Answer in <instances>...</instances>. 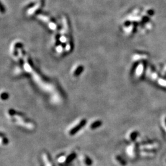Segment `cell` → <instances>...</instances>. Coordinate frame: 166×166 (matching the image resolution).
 <instances>
[{
    "mask_svg": "<svg viewBox=\"0 0 166 166\" xmlns=\"http://www.w3.org/2000/svg\"><path fill=\"white\" fill-rule=\"evenodd\" d=\"M75 156L76 155L74 153H71L67 156H62L58 159V162L62 165L67 164L75 158Z\"/></svg>",
    "mask_w": 166,
    "mask_h": 166,
    "instance_id": "1",
    "label": "cell"
},
{
    "mask_svg": "<svg viewBox=\"0 0 166 166\" xmlns=\"http://www.w3.org/2000/svg\"><path fill=\"white\" fill-rule=\"evenodd\" d=\"M86 122V121L85 119H82V120H81L78 123H77L76 125L74 126L70 129V131H69L70 135H74V134H75L79 130H80V129H81V127H82L83 126L85 125Z\"/></svg>",
    "mask_w": 166,
    "mask_h": 166,
    "instance_id": "2",
    "label": "cell"
},
{
    "mask_svg": "<svg viewBox=\"0 0 166 166\" xmlns=\"http://www.w3.org/2000/svg\"><path fill=\"white\" fill-rule=\"evenodd\" d=\"M43 158H44V160H45V164L46 166H54V164L52 162V160L51 159L50 157H49L47 154L44 153Z\"/></svg>",
    "mask_w": 166,
    "mask_h": 166,
    "instance_id": "3",
    "label": "cell"
},
{
    "mask_svg": "<svg viewBox=\"0 0 166 166\" xmlns=\"http://www.w3.org/2000/svg\"><path fill=\"white\" fill-rule=\"evenodd\" d=\"M82 161L87 166H90L92 164V160H91V159L89 157L86 156H82Z\"/></svg>",
    "mask_w": 166,
    "mask_h": 166,
    "instance_id": "4",
    "label": "cell"
},
{
    "mask_svg": "<svg viewBox=\"0 0 166 166\" xmlns=\"http://www.w3.org/2000/svg\"><path fill=\"white\" fill-rule=\"evenodd\" d=\"M101 124H102V122L100 121H94V122H92L91 125V128L92 129H95L96 128L98 127L99 126H100Z\"/></svg>",
    "mask_w": 166,
    "mask_h": 166,
    "instance_id": "5",
    "label": "cell"
},
{
    "mask_svg": "<svg viewBox=\"0 0 166 166\" xmlns=\"http://www.w3.org/2000/svg\"><path fill=\"white\" fill-rule=\"evenodd\" d=\"M138 135V132H137V131H135V132H133L130 135V138H131V140L133 141L135 140V138H137V135Z\"/></svg>",
    "mask_w": 166,
    "mask_h": 166,
    "instance_id": "6",
    "label": "cell"
},
{
    "mask_svg": "<svg viewBox=\"0 0 166 166\" xmlns=\"http://www.w3.org/2000/svg\"><path fill=\"white\" fill-rule=\"evenodd\" d=\"M117 160H119V162H121V164H123V165H125L126 164V162H124V161H122V159H121V158L119 157V156H117Z\"/></svg>",
    "mask_w": 166,
    "mask_h": 166,
    "instance_id": "7",
    "label": "cell"
},
{
    "mask_svg": "<svg viewBox=\"0 0 166 166\" xmlns=\"http://www.w3.org/2000/svg\"></svg>",
    "mask_w": 166,
    "mask_h": 166,
    "instance_id": "8",
    "label": "cell"
}]
</instances>
